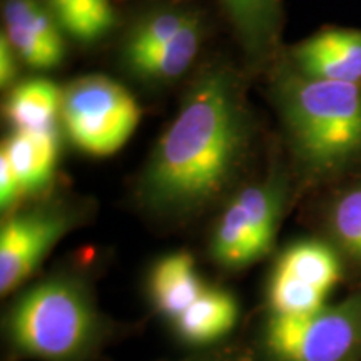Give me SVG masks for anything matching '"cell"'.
Segmentation results:
<instances>
[{"instance_id": "6da1fadb", "label": "cell", "mask_w": 361, "mask_h": 361, "mask_svg": "<svg viewBox=\"0 0 361 361\" xmlns=\"http://www.w3.org/2000/svg\"><path fill=\"white\" fill-rule=\"evenodd\" d=\"M250 124L236 79L202 74L162 134L141 180V196L161 214H189L228 188L247 149Z\"/></svg>"}, {"instance_id": "7a4b0ae2", "label": "cell", "mask_w": 361, "mask_h": 361, "mask_svg": "<svg viewBox=\"0 0 361 361\" xmlns=\"http://www.w3.org/2000/svg\"><path fill=\"white\" fill-rule=\"evenodd\" d=\"M279 75V109L305 173L326 178L361 161V84Z\"/></svg>"}, {"instance_id": "3957f363", "label": "cell", "mask_w": 361, "mask_h": 361, "mask_svg": "<svg viewBox=\"0 0 361 361\" xmlns=\"http://www.w3.org/2000/svg\"><path fill=\"white\" fill-rule=\"evenodd\" d=\"M6 335L20 356L82 361L101 340V316L82 283L54 276L17 298L6 318Z\"/></svg>"}, {"instance_id": "277c9868", "label": "cell", "mask_w": 361, "mask_h": 361, "mask_svg": "<svg viewBox=\"0 0 361 361\" xmlns=\"http://www.w3.org/2000/svg\"><path fill=\"white\" fill-rule=\"evenodd\" d=\"M61 119L80 151L109 156L129 141L141 121V107L124 85L106 75H87L64 89Z\"/></svg>"}, {"instance_id": "5b68a950", "label": "cell", "mask_w": 361, "mask_h": 361, "mask_svg": "<svg viewBox=\"0 0 361 361\" xmlns=\"http://www.w3.org/2000/svg\"><path fill=\"white\" fill-rule=\"evenodd\" d=\"M264 346L274 361H356L361 356V296L305 316H273Z\"/></svg>"}, {"instance_id": "8992f818", "label": "cell", "mask_w": 361, "mask_h": 361, "mask_svg": "<svg viewBox=\"0 0 361 361\" xmlns=\"http://www.w3.org/2000/svg\"><path fill=\"white\" fill-rule=\"evenodd\" d=\"M283 207L284 188L276 176L239 191L213 233V259L226 269H243L259 261L273 247Z\"/></svg>"}, {"instance_id": "52a82bcc", "label": "cell", "mask_w": 361, "mask_h": 361, "mask_svg": "<svg viewBox=\"0 0 361 361\" xmlns=\"http://www.w3.org/2000/svg\"><path fill=\"white\" fill-rule=\"evenodd\" d=\"M341 279L336 251L316 239L293 243L281 252L268 286L273 316H305L326 306Z\"/></svg>"}, {"instance_id": "ba28073f", "label": "cell", "mask_w": 361, "mask_h": 361, "mask_svg": "<svg viewBox=\"0 0 361 361\" xmlns=\"http://www.w3.org/2000/svg\"><path fill=\"white\" fill-rule=\"evenodd\" d=\"M72 211L59 206L34 207L12 214L0 229V291L19 288L74 226Z\"/></svg>"}, {"instance_id": "9c48e42d", "label": "cell", "mask_w": 361, "mask_h": 361, "mask_svg": "<svg viewBox=\"0 0 361 361\" xmlns=\"http://www.w3.org/2000/svg\"><path fill=\"white\" fill-rule=\"evenodd\" d=\"M4 24V34L27 66L44 71L62 64L66 44L61 25L39 0H6Z\"/></svg>"}, {"instance_id": "30bf717a", "label": "cell", "mask_w": 361, "mask_h": 361, "mask_svg": "<svg viewBox=\"0 0 361 361\" xmlns=\"http://www.w3.org/2000/svg\"><path fill=\"white\" fill-rule=\"evenodd\" d=\"M291 69L310 79L361 84V30L324 29L291 51Z\"/></svg>"}, {"instance_id": "8fae6325", "label": "cell", "mask_w": 361, "mask_h": 361, "mask_svg": "<svg viewBox=\"0 0 361 361\" xmlns=\"http://www.w3.org/2000/svg\"><path fill=\"white\" fill-rule=\"evenodd\" d=\"M147 290L157 313L173 324L201 296L206 284L197 273L192 255L178 251L154 264L149 274Z\"/></svg>"}, {"instance_id": "7c38bea8", "label": "cell", "mask_w": 361, "mask_h": 361, "mask_svg": "<svg viewBox=\"0 0 361 361\" xmlns=\"http://www.w3.org/2000/svg\"><path fill=\"white\" fill-rule=\"evenodd\" d=\"M59 128L47 130H13L2 144V152L19 179L22 194H37L52 183L59 161Z\"/></svg>"}, {"instance_id": "4fadbf2b", "label": "cell", "mask_w": 361, "mask_h": 361, "mask_svg": "<svg viewBox=\"0 0 361 361\" xmlns=\"http://www.w3.org/2000/svg\"><path fill=\"white\" fill-rule=\"evenodd\" d=\"M239 306L231 293L206 286L189 308L173 323L180 340L192 346L219 341L236 326Z\"/></svg>"}, {"instance_id": "5bb4252c", "label": "cell", "mask_w": 361, "mask_h": 361, "mask_svg": "<svg viewBox=\"0 0 361 361\" xmlns=\"http://www.w3.org/2000/svg\"><path fill=\"white\" fill-rule=\"evenodd\" d=\"M62 92L49 79H29L8 92L4 112L13 130H47L59 128L62 111Z\"/></svg>"}, {"instance_id": "9a60e30c", "label": "cell", "mask_w": 361, "mask_h": 361, "mask_svg": "<svg viewBox=\"0 0 361 361\" xmlns=\"http://www.w3.org/2000/svg\"><path fill=\"white\" fill-rule=\"evenodd\" d=\"M202 27L194 19L186 29L142 57L129 62L128 67L139 78L152 82H168L180 78L196 59L201 49Z\"/></svg>"}, {"instance_id": "2e32d148", "label": "cell", "mask_w": 361, "mask_h": 361, "mask_svg": "<svg viewBox=\"0 0 361 361\" xmlns=\"http://www.w3.org/2000/svg\"><path fill=\"white\" fill-rule=\"evenodd\" d=\"M246 52L263 59L278 37L279 0H221Z\"/></svg>"}, {"instance_id": "e0dca14e", "label": "cell", "mask_w": 361, "mask_h": 361, "mask_svg": "<svg viewBox=\"0 0 361 361\" xmlns=\"http://www.w3.org/2000/svg\"><path fill=\"white\" fill-rule=\"evenodd\" d=\"M59 25L80 42L102 39L116 24L109 0H47Z\"/></svg>"}, {"instance_id": "ac0fdd59", "label": "cell", "mask_w": 361, "mask_h": 361, "mask_svg": "<svg viewBox=\"0 0 361 361\" xmlns=\"http://www.w3.org/2000/svg\"><path fill=\"white\" fill-rule=\"evenodd\" d=\"M196 19L194 13L189 12H161L142 20L133 32L129 34L124 44V61L126 64L142 57L144 54L151 52L152 49L166 44L180 30L186 29Z\"/></svg>"}, {"instance_id": "d6986e66", "label": "cell", "mask_w": 361, "mask_h": 361, "mask_svg": "<svg viewBox=\"0 0 361 361\" xmlns=\"http://www.w3.org/2000/svg\"><path fill=\"white\" fill-rule=\"evenodd\" d=\"M329 229L346 255L361 261V183L345 189L329 209Z\"/></svg>"}, {"instance_id": "ffe728a7", "label": "cell", "mask_w": 361, "mask_h": 361, "mask_svg": "<svg viewBox=\"0 0 361 361\" xmlns=\"http://www.w3.org/2000/svg\"><path fill=\"white\" fill-rule=\"evenodd\" d=\"M22 194L19 179L13 173L11 161L6 156V152H0V207L2 211H8L19 201Z\"/></svg>"}, {"instance_id": "44dd1931", "label": "cell", "mask_w": 361, "mask_h": 361, "mask_svg": "<svg viewBox=\"0 0 361 361\" xmlns=\"http://www.w3.org/2000/svg\"><path fill=\"white\" fill-rule=\"evenodd\" d=\"M17 54L8 42L6 34L0 35V84L2 87H11L17 78Z\"/></svg>"}]
</instances>
